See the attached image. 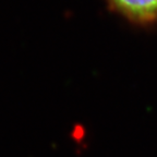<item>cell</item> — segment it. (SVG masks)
Segmentation results:
<instances>
[{
  "label": "cell",
  "mask_w": 157,
  "mask_h": 157,
  "mask_svg": "<svg viewBox=\"0 0 157 157\" xmlns=\"http://www.w3.org/2000/svg\"><path fill=\"white\" fill-rule=\"evenodd\" d=\"M111 8L136 23L157 20V0H107Z\"/></svg>",
  "instance_id": "cell-1"
}]
</instances>
